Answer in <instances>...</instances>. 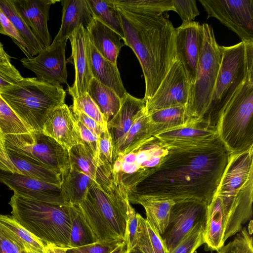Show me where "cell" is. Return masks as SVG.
<instances>
[{
  "mask_svg": "<svg viewBox=\"0 0 253 253\" xmlns=\"http://www.w3.org/2000/svg\"><path fill=\"white\" fill-rule=\"evenodd\" d=\"M23 78L14 66L8 68H0V90L15 84Z\"/></svg>",
  "mask_w": 253,
  "mask_h": 253,
  "instance_id": "49",
  "label": "cell"
},
{
  "mask_svg": "<svg viewBox=\"0 0 253 253\" xmlns=\"http://www.w3.org/2000/svg\"><path fill=\"white\" fill-rule=\"evenodd\" d=\"M123 242H96L77 248L67 249L66 253H111Z\"/></svg>",
  "mask_w": 253,
  "mask_h": 253,
  "instance_id": "45",
  "label": "cell"
},
{
  "mask_svg": "<svg viewBox=\"0 0 253 253\" xmlns=\"http://www.w3.org/2000/svg\"><path fill=\"white\" fill-rule=\"evenodd\" d=\"M71 109L82 112L98 123L103 128L107 126V121L87 92L73 99Z\"/></svg>",
  "mask_w": 253,
  "mask_h": 253,
  "instance_id": "40",
  "label": "cell"
},
{
  "mask_svg": "<svg viewBox=\"0 0 253 253\" xmlns=\"http://www.w3.org/2000/svg\"><path fill=\"white\" fill-rule=\"evenodd\" d=\"M5 147L25 155L60 174L62 180L70 169L69 150L41 131L30 130L4 135Z\"/></svg>",
  "mask_w": 253,
  "mask_h": 253,
  "instance_id": "9",
  "label": "cell"
},
{
  "mask_svg": "<svg viewBox=\"0 0 253 253\" xmlns=\"http://www.w3.org/2000/svg\"><path fill=\"white\" fill-rule=\"evenodd\" d=\"M87 93L97 105L107 123L120 109L122 99L111 88L92 78Z\"/></svg>",
  "mask_w": 253,
  "mask_h": 253,
  "instance_id": "28",
  "label": "cell"
},
{
  "mask_svg": "<svg viewBox=\"0 0 253 253\" xmlns=\"http://www.w3.org/2000/svg\"><path fill=\"white\" fill-rule=\"evenodd\" d=\"M221 46V64L204 120V124L214 128L222 111L244 83L248 67L244 42Z\"/></svg>",
  "mask_w": 253,
  "mask_h": 253,
  "instance_id": "8",
  "label": "cell"
},
{
  "mask_svg": "<svg viewBox=\"0 0 253 253\" xmlns=\"http://www.w3.org/2000/svg\"><path fill=\"white\" fill-rule=\"evenodd\" d=\"M169 149L155 136L129 153L118 156L112 165L127 191L151 174L164 160Z\"/></svg>",
  "mask_w": 253,
  "mask_h": 253,
  "instance_id": "10",
  "label": "cell"
},
{
  "mask_svg": "<svg viewBox=\"0 0 253 253\" xmlns=\"http://www.w3.org/2000/svg\"><path fill=\"white\" fill-rule=\"evenodd\" d=\"M92 16L112 29L124 40V36L120 17L111 0H86Z\"/></svg>",
  "mask_w": 253,
  "mask_h": 253,
  "instance_id": "32",
  "label": "cell"
},
{
  "mask_svg": "<svg viewBox=\"0 0 253 253\" xmlns=\"http://www.w3.org/2000/svg\"><path fill=\"white\" fill-rule=\"evenodd\" d=\"M228 154L219 139L202 146L169 149L149 175L127 191L130 203L167 198L210 204L225 168Z\"/></svg>",
  "mask_w": 253,
  "mask_h": 253,
  "instance_id": "1",
  "label": "cell"
},
{
  "mask_svg": "<svg viewBox=\"0 0 253 253\" xmlns=\"http://www.w3.org/2000/svg\"><path fill=\"white\" fill-rule=\"evenodd\" d=\"M190 84L181 62L177 58L153 97L146 103L149 115L158 110L188 104Z\"/></svg>",
  "mask_w": 253,
  "mask_h": 253,
  "instance_id": "12",
  "label": "cell"
},
{
  "mask_svg": "<svg viewBox=\"0 0 253 253\" xmlns=\"http://www.w3.org/2000/svg\"><path fill=\"white\" fill-rule=\"evenodd\" d=\"M67 249L49 244H44L43 253H66Z\"/></svg>",
  "mask_w": 253,
  "mask_h": 253,
  "instance_id": "53",
  "label": "cell"
},
{
  "mask_svg": "<svg viewBox=\"0 0 253 253\" xmlns=\"http://www.w3.org/2000/svg\"><path fill=\"white\" fill-rule=\"evenodd\" d=\"M61 2L63 7L61 24L54 42L68 40L80 25L86 29L93 18L86 0H64Z\"/></svg>",
  "mask_w": 253,
  "mask_h": 253,
  "instance_id": "23",
  "label": "cell"
},
{
  "mask_svg": "<svg viewBox=\"0 0 253 253\" xmlns=\"http://www.w3.org/2000/svg\"><path fill=\"white\" fill-rule=\"evenodd\" d=\"M15 7L33 33L45 47L51 44L47 21L51 5L59 0H13Z\"/></svg>",
  "mask_w": 253,
  "mask_h": 253,
  "instance_id": "21",
  "label": "cell"
},
{
  "mask_svg": "<svg viewBox=\"0 0 253 253\" xmlns=\"http://www.w3.org/2000/svg\"><path fill=\"white\" fill-rule=\"evenodd\" d=\"M208 14L235 32L242 42L253 41V0H199Z\"/></svg>",
  "mask_w": 253,
  "mask_h": 253,
  "instance_id": "11",
  "label": "cell"
},
{
  "mask_svg": "<svg viewBox=\"0 0 253 253\" xmlns=\"http://www.w3.org/2000/svg\"><path fill=\"white\" fill-rule=\"evenodd\" d=\"M90 47L93 78L112 89L123 100L127 92L123 85L117 65L102 56L90 42Z\"/></svg>",
  "mask_w": 253,
  "mask_h": 253,
  "instance_id": "24",
  "label": "cell"
},
{
  "mask_svg": "<svg viewBox=\"0 0 253 253\" xmlns=\"http://www.w3.org/2000/svg\"><path fill=\"white\" fill-rule=\"evenodd\" d=\"M175 33L176 57L184 67L191 86L195 81L199 59L203 46V25L195 21L182 23L175 28Z\"/></svg>",
  "mask_w": 253,
  "mask_h": 253,
  "instance_id": "16",
  "label": "cell"
},
{
  "mask_svg": "<svg viewBox=\"0 0 253 253\" xmlns=\"http://www.w3.org/2000/svg\"><path fill=\"white\" fill-rule=\"evenodd\" d=\"M246 79L222 111L215 129L228 154L253 147V49H245Z\"/></svg>",
  "mask_w": 253,
  "mask_h": 253,
  "instance_id": "5",
  "label": "cell"
},
{
  "mask_svg": "<svg viewBox=\"0 0 253 253\" xmlns=\"http://www.w3.org/2000/svg\"><path fill=\"white\" fill-rule=\"evenodd\" d=\"M67 42L53 41L35 57L23 58L20 62L24 67L34 72L36 78L41 82L53 84H67Z\"/></svg>",
  "mask_w": 253,
  "mask_h": 253,
  "instance_id": "14",
  "label": "cell"
},
{
  "mask_svg": "<svg viewBox=\"0 0 253 253\" xmlns=\"http://www.w3.org/2000/svg\"><path fill=\"white\" fill-rule=\"evenodd\" d=\"M92 179L74 167L70 166L61 185L64 199L71 206L78 207L84 199Z\"/></svg>",
  "mask_w": 253,
  "mask_h": 253,
  "instance_id": "29",
  "label": "cell"
},
{
  "mask_svg": "<svg viewBox=\"0 0 253 253\" xmlns=\"http://www.w3.org/2000/svg\"><path fill=\"white\" fill-rule=\"evenodd\" d=\"M131 207L127 190L113 168L103 166L77 207L96 242H123Z\"/></svg>",
  "mask_w": 253,
  "mask_h": 253,
  "instance_id": "3",
  "label": "cell"
},
{
  "mask_svg": "<svg viewBox=\"0 0 253 253\" xmlns=\"http://www.w3.org/2000/svg\"><path fill=\"white\" fill-rule=\"evenodd\" d=\"M11 57L4 51L3 45L0 42V68H8L14 67L10 62Z\"/></svg>",
  "mask_w": 253,
  "mask_h": 253,
  "instance_id": "52",
  "label": "cell"
},
{
  "mask_svg": "<svg viewBox=\"0 0 253 253\" xmlns=\"http://www.w3.org/2000/svg\"><path fill=\"white\" fill-rule=\"evenodd\" d=\"M233 241L223 245L217 253H253L252 231L244 227Z\"/></svg>",
  "mask_w": 253,
  "mask_h": 253,
  "instance_id": "41",
  "label": "cell"
},
{
  "mask_svg": "<svg viewBox=\"0 0 253 253\" xmlns=\"http://www.w3.org/2000/svg\"><path fill=\"white\" fill-rule=\"evenodd\" d=\"M175 203L167 198H144L137 200L145 209L147 221L162 236L168 223L170 210Z\"/></svg>",
  "mask_w": 253,
  "mask_h": 253,
  "instance_id": "27",
  "label": "cell"
},
{
  "mask_svg": "<svg viewBox=\"0 0 253 253\" xmlns=\"http://www.w3.org/2000/svg\"><path fill=\"white\" fill-rule=\"evenodd\" d=\"M116 8L123 30V41L134 52L143 71L145 83L143 99L146 103L177 59L175 28L168 15L149 14Z\"/></svg>",
  "mask_w": 253,
  "mask_h": 253,
  "instance_id": "2",
  "label": "cell"
},
{
  "mask_svg": "<svg viewBox=\"0 0 253 253\" xmlns=\"http://www.w3.org/2000/svg\"><path fill=\"white\" fill-rule=\"evenodd\" d=\"M79 126L82 143L92 155L97 164H103L100 158L99 137L87 128L80 122L77 120Z\"/></svg>",
  "mask_w": 253,
  "mask_h": 253,
  "instance_id": "42",
  "label": "cell"
},
{
  "mask_svg": "<svg viewBox=\"0 0 253 253\" xmlns=\"http://www.w3.org/2000/svg\"><path fill=\"white\" fill-rule=\"evenodd\" d=\"M175 10L182 20V23L194 21L200 14L195 0H172Z\"/></svg>",
  "mask_w": 253,
  "mask_h": 253,
  "instance_id": "44",
  "label": "cell"
},
{
  "mask_svg": "<svg viewBox=\"0 0 253 253\" xmlns=\"http://www.w3.org/2000/svg\"><path fill=\"white\" fill-rule=\"evenodd\" d=\"M86 30L90 42L98 52L112 63L117 64L121 48L125 45L120 35L94 17Z\"/></svg>",
  "mask_w": 253,
  "mask_h": 253,
  "instance_id": "22",
  "label": "cell"
},
{
  "mask_svg": "<svg viewBox=\"0 0 253 253\" xmlns=\"http://www.w3.org/2000/svg\"><path fill=\"white\" fill-rule=\"evenodd\" d=\"M206 222L197 224L177 246L169 253H194L204 244V231Z\"/></svg>",
  "mask_w": 253,
  "mask_h": 253,
  "instance_id": "39",
  "label": "cell"
},
{
  "mask_svg": "<svg viewBox=\"0 0 253 253\" xmlns=\"http://www.w3.org/2000/svg\"><path fill=\"white\" fill-rule=\"evenodd\" d=\"M0 33L10 37L17 45L27 58L33 57L29 53L28 47L25 44L20 35L13 24L0 8Z\"/></svg>",
  "mask_w": 253,
  "mask_h": 253,
  "instance_id": "43",
  "label": "cell"
},
{
  "mask_svg": "<svg viewBox=\"0 0 253 253\" xmlns=\"http://www.w3.org/2000/svg\"><path fill=\"white\" fill-rule=\"evenodd\" d=\"M72 54L67 63L73 64L75 70L74 84L68 86L69 94L75 98L87 92L92 74L90 41L86 29L82 25L76 29L69 39Z\"/></svg>",
  "mask_w": 253,
  "mask_h": 253,
  "instance_id": "15",
  "label": "cell"
},
{
  "mask_svg": "<svg viewBox=\"0 0 253 253\" xmlns=\"http://www.w3.org/2000/svg\"><path fill=\"white\" fill-rule=\"evenodd\" d=\"M100 158L102 162L113 165V153L111 137L107 127L99 138Z\"/></svg>",
  "mask_w": 253,
  "mask_h": 253,
  "instance_id": "47",
  "label": "cell"
},
{
  "mask_svg": "<svg viewBox=\"0 0 253 253\" xmlns=\"http://www.w3.org/2000/svg\"><path fill=\"white\" fill-rule=\"evenodd\" d=\"M27 251L28 253H36L35 252H33V251H30V250H27Z\"/></svg>",
  "mask_w": 253,
  "mask_h": 253,
  "instance_id": "56",
  "label": "cell"
},
{
  "mask_svg": "<svg viewBox=\"0 0 253 253\" xmlns=\"http://www.w3.org/2000/svg\"><path fill=\"white\" fill-rule=\"evenodd\" d=\"M111 253H128L127 246L126 241L121 243Z\"/></svg>",
  "mask_w": 253,
  "mask_h": 253,
  "instance_id": "54",
  "label": "cell"
},
{
  "mask_svg": "<svg viewBox=\"0 0 253 253\" xmlns=\"http://www.w3.org/2000/svg\"><path fill=\"white\" fill-rule=\"evenodd\" d=\"M202 25L204 33L203 46L195 81L190 86L187 109L193 119L204 124V120L219 70L222 52L221 46L215 40L211 26L207 23Z\"/></svg>",
  "mask_w": 253,
  "mask_h": 253,
  "instance_id": "7",
  "label": "cell"
},
{
  "mask_svg": "<svg viewBox=\"0 0 253 253\" xmlns=\"http://www.w3.org/2000/svg\"><path fill=\"white\" fill-rule=\"evenodd\" d=\"M69 152L70 166L95 180L100 166L84 146L79 143L72 147Z\"/></svg>",
  "mask_w": 253,
  "mask_h": 253,
  "instance_id": "37",
  "label": "cell"
},
{
  "mask_svg": "<svg viewBox=\"0 0 253 253\" xmlns=\"http://www.w3.org/2000/svg\"><path fill=\"white\" fill-rule=\"evenodd\" d=\"M144 99L127 93L116 114L107 123L111 137L113 162L119 155L126 137L139 114L145 108Z\"/></svg>",
  "mask_w": 253,
  "mask_h": 253,
  "instance_id": "19",
  "label": "cell"
},
{
  "mask_svg": "<svg viewBox=\"0 0 253 253\" xmlns=\"http://www.w3.org/2000/svg\"><path fill=\"white\" fill-rule=\"evenodd\" d=\"M154 136L169 150L202 146L218 139L215 128L196 120Z\"/></svg>",
  "mask_w": 253,
  "mask_h": 253,
  "instance_id": "18",
  "label": "cell"
},
{
  "mask_svg": "<svg viewBox=\"0 0 253 253\" xmlns=\"http://www.w3.org/2000/svg\"><path fill=\"white\" fill-rule=\"evenodd\" d=\"M0 169L13 173L21 174L10 160L4 144V134L0 126Z\"/></svg>",
  "mask_w": 253,
  "mask_h": 253,
  "instance_id": "51",
  "label": "cell"
},
{
  "mask_svg": "<svg viewBox=\"0 0 253 253\" xmlns=\"http://www.w3.org/2000/svg\"><path fill=\"white\" fill-rule=\"evenodd\" d=\"M0 126L4 135L20 134L30 130L0 95Z\"/></svg>",
  "mask_w": 253,
  "mask_h": 253,
  "instance_id": "38",
  "label": "cell"
},
{
  "mask_svg": "<svg viewBox=\"0 0 253 253\" xmlns=\"http://www.w3.org/2000/svg\"><path fill=\"white\" fill-rule=\"evenodd\" d=\"M75 119L83 124L87 128L100 138L106 128L81 111L71 109Z\"/></svg>",
  "mask_w": 253,
  "mask_h": 253,
  "instance_id": "50",
  "label": "cell"
},
{
  "mask_svg": "<svg viewBox=\"0 0 253 253\" xmlns=\"http://www.w3.org/2000/svg\"><path fill=\"white\" fill-rule=\"evenodd\" d=\"M12 217L43 244L69 248L72 206H60L16 194L9 202Z\"/></svg>",
  "mask_w": 253,
  "mask_h": 253,
  "instance_id": "4",
  "label": "cell"
},
{
  "mask_svg": "<svg viewBox=\"0 0 253 253\" xmlns=\"http://www.w3.org/2000/svg\"><path fill=\"white\" fill-rule=\"evenodd\" d=\"M0 226L26 250L43 253L44 244L20 225L12 216L0 214Z\"/></svg>",
  "mask_w": 253,
  "mask_h": 253,
  "instance_id": "33",
  "label": "cell"
},
{
  "mask_svg": "<svg viewBox=\"0 0 253 253\" xmlns=\"http://www.w3.org/2000/svg\"><path fill=\"white\" fill-rule=\"evenodd\" d=\"M5 148L10 160L21 174L61 187L62 180L60 174L34 159Z\"/></svg>",
  "mask_w": 253,
  "mask_h": 253,
  "instance_id": "25",
  "label": "cell"
},
{
  "mask_svg": "<svg viewBox=\"0 0 253 253\" xmlns=\"http://www.w3.org/2000/svg\"><path fill=\"white\" fill-rule=\"evenodd\" d=\"M71 214L72 225L68 249L96 242L93 232L77 207L71 206Z\"/></svg>",
  "mask_w": 253,
  "mask_h": 253,
  "instance_id": "36",
  "label": "cell"
},
{
  "mask_svg": "<svg viewBox=\"0 0 253 253\" xmlns=\"http://www.w3.org/2000/svg\"><path fill=\"white\" fill-rule=\"evenodd\" d=\"M207 205L187 201L176 203L169 213L168 225L161 236L167 251L171 252L198 223H206Z\"/></svg>",
  "mask_w": 253,
  "mask_h": 253,
  "instance_id": "13",
  "label": "cell"
},
{
  "mask_svg": "<svg viewBox=\"0 0 253 253\" xmlns=\"http://www.w3.org/2000/svg\"><path fill=\"white\" fill-rule=\"evenodd\" d=\"M0 95L30 130L42 131L48 116L65 103L66 91L61 85L23 78L0 89Z\"/></svg>",
  "mask_w": 253,
  "mask_h": 253,
  "instance_id": "6",
  "label": "cell"
},
{
  "mask_svg": "<svg viewBox=\"0 0 253 253\" xmlns=\"http://www.w3.org/2000/svg\"><path fill=\"white\" fill-rule=\"evenodd\" d=\"M145 109L139 114L134 121L118 156L129 153L154 136L151 130Z\"/></svg>",
  "mask_w": 253,
  "mask_h": 253,
  "instance_id": "34",
  "label": "cell"
},
{
  "mask_svg": "<svg viewBox=\"0 0 253 253\" xmlns=\"http://www.w3.org/2000/svg\"><path fill=\"white\" fill-rule=\"evenodd\" d=\"M147 117L154 136L195 120L190 115L187 105L158 110L148 115Z\"/></svg>",
  "mask_w": 253,
  "mask_h": 253,
  "instance_id": "26",
  "label": "cell"
},
{
  "mask_svg": "<svg viewBox=\"0 0 253 253\" xmlns=\"http://www.w3.org/2000/svg\"><path fill=\"white\" fill-rule=\"evenodd\" d=\"M0 253H28L25 248L0 226Z\"/></svg>",
  "mask_w": 253,
  "mask_h": 253,
  "instance_id": "46",
  "label": "cell"
},
{
  "mask_svg": "<svg viewBox=\"0 0 253 253\" xmlns=\"http://www.w3.org/2000/svg\"><path fill=\"white\" fill-rule=\"evenodd\" d=\"M137 229L134 247L142 253H169L159 234L137 213Z\"/></svg>",
  "mask_w": 253,
  "mask_h": 253,
  "instance_id": "31",
  "label": "cell"
},
{
  "mask_svg": "<svg viewBox=\"0 0 253 253\" xmlns=\"http://www.w3.org/2000/svg\"><path fill=\"white\" fill-rule=\"evenodd\" d=\"M0 8L13 24L28 47L31 56L37 55L44 47L18 12L13 0H0Z\"/></svg>",
  "mask_w": 253,
  "mask_h": 253,
  "instance_id": "30",
  "label": "cell"
},
{
  "mask_svg": "<svg viewBox=\"0 0 253 253\" xmlns=\"http://www.w3.org/2000/svg\"><path fill=\"white\" fill-rule=\"evenodd\" d=\"M137 229V213L131 207L129 209L126 223V242L128 252L134 247Z\"/></svg>",
  "mask_w": 253,
  "mask_h": 253,
  "instance_id": "48",
  "label": "cell"
},
{
  "mask_svg": "<svg viewBox=\"0 0 253 253\" xmlns=\"http://www.w3.org/2000/svg\"><path fill=\"white\" fill-rule=\"evenodd\" d=\"M0 182L17 195L60 206H71L63 198L61 187L0 169Z\"/></svg>",
  "mask_w": 253,
  "mask_h": 253,
  "instance_id": "17",
  "label": "cell"
},
{
  "mask_svg": "<svg viewBox=\"0 0 253 253\" xmlns=\"http://www.w3.org/2000/svg\"><path fill=\"white\" fill-rule=\"evenodd\" d=\"M116 7L146 14L160 15L175 11L172 0H111Z\"/></svg>",
  "mask_w": 253,
  "mask_h": 253,
  "instance_id": "35",
  "label": "cell"
},
{
  "mask_svg": "<svg viewBox=\"0 0 253 253\" xmlns=\"http://www.w3.org/2000/svg\"><path fill=\"white\" fill-rule=\"evenodd\" d=\"M42 132L68 150L74 146L82 143L76 119L65 103L55 109L48 116Z\"/></svg>",
  "mask_w": 253,
  "mask_h": 253,
  "instance_id": "20",
  "label": "cell"
},
{
  "mask_svg": "<svg viewBox=\"0 0 253 253\" xmlns=\"http://www.w3.org/2000/svg\"><path fill=\"white\" fill-rule=\"evenodd\" d=\"M128 253H142L141 252L136 249H133L128 252Z\"/></svg>",
  "mask_w": 253,
  "mask_h": 253,
  "instance_id": "55",
  "label": "cell"
}]
</instances>
